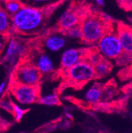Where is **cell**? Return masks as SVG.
<instances>
[{
  "mask_svg": "<svg viewBox=\"0 0 132 133\" xmlns=\"http://www.w3.org/2000/svg\"><path fill=\"white\" fill-rule=\"evenodd\" d=\"M103 57L98 52V51H88L86 56V59L93 66H95Z\"/></svg>",
  "mask_w": 132,
  "mask_h": 133,
  "instance_id": "obj_19",
  "label": "cell"
},
{
  "mask_svg": "<svg viewBox=\"0 0 132 133\" xmlns=\"http://www.w3.org/2000/svg\"><path fill=\"white\" fill-rule=\"evenodd\" d=\"M32 1L35 3H47L49 1H52V0H32Z\"/></svg>",
  "mask_w": 132,
  "mask_h": 133,
  "instance_id": "obj_26",
  "label": "cell"
},
{
  "mask_svg": "<svg viewBox=\"0 0 132 133\" xmlns=\"http://www.w3.org/2000/svg\"><path fill=\"white\" fill-rule=\"evenodd\" d=\"M25 112H26V110L24 109L22 107H21L18 104L13 102L12 113L13 114V117L16 121H20L22 119Z\"/></svg>",
  "mask_w": 132,
  "mask_h": 133,
  "instance_id": "obj_20",
  "label": "cell"
},
{
  "mask_svg": "<svg viewBox=\"0 0 132 133\" xmlns=\"http://www.w3.org/2000/svg\"><path fill=\"white\" fill-rule=\"evenodd\" d=\"M45 20L46 12L43 9L22 5L17 13L11 16L12 29L21 34H34L42 29Z\"/></svg>",
  "mask_w": 132,
  "mask_h": 133,
  "instance_id": "obj_1",
  "label": "cell"
},
{
  "mask_svg": "<svg viewBox=\"0 0 132 133\" xmlns=\"http://www.w3.org/2000/svg\"><path fill=\"white\" fill-rule=\"evenodd\" d=\"M25 51L26 48L25 44L16 38L11 37L7 41L3 51V59L10 63H13L19 57L22 56L25 53Z\"/></svg>",
  "mask_w": 132,
  "mask_h": 133,
  "instance_id": "obj_8",
  "label": "cell"
},
{
  "mask_svg": "<svg viewBox=\"0 0 132 133\" xmlns=\"http://www.w3.org/2000/svg\"><path fill=\"white\" fill-rule=\"evenodd\" d=\"M116 63L120 66H126L130 63L131 62V53L123 52L115 59Z\"/></svg>",
  "mask_w": 132,
  "mask_h": 133,
  "instance_id": "obj_21",
  "label": "cell"
},
{
  "mask_svg": "<svg viewBox=\"0 0 132 133\" xmlns=\"http://www.w3.org/2000/svg\"><path fill=\"white\" fill-rule=\"evenodd\" d=\"M13 102L10 99L9 96H5L1 99V101H0V108L6 112H12Z\"/></svg>",
  "mask_w": 132,
  "mask_h": 133,
  "instance_id": "obj_22",
  "label": "cell"
},
{
  "mask_svg": "<svg viewBox=\"0 0 132 133\" xmlns=\"http://www.w3.org/2000/svg\"><path fill=\"white\" fill-rule=\"evenodd\" d=\"M22 6V3L20 1H18V0H6L4 3L3 8L10 16H12L20 10Z\"/></svg>",
  "mask_w": 132,
  "mask_h": 133,
  "instance_id": "obj_17",
  "label": "cell"
},
{
  "mask_svg": "<svg viewBox=\"0 0 132 133\" xmlns=\"http://www.w3.org/2000/svg\"><path fill=\"white\" fill-rule=\"evenodd\" d=\"M67 44L66 37L60 33H52L47 35L43 41L45 49L51 52H58L63 49Z\"/></svg>",
  "mask_w": 132,
  "mask_h": 133,
  "instance_id": "obj_9",
  "label": "cell"
},
{
  "mask_svg": "<svg viewBox=\"0 0 132 133\" xmlns=\"http://www.w3.org/2000/svg\"><path fill=\"white\" fill-rule=\"evenodd\" d=\"M80 14L78 10L74 9H67L60 16L59 20V26L62 31L67 30L79 24Z\"/></svg>",
  "mask_w": 132,
  "mask_h": 133,
  "instance_id": "obj_10",
  "label": "cell"
},
{
  "mask_svg": "<svg viewBox=\"0 0 132 133\" xmlns=\"http://www.w3.org/2000/svg\"><path fill=\"white\" fill-rule=\"evenodd\" d=\"M116 35L122 46L123 51L132 52V32L130 27L123 24L120 25L116 30Z\"/></svg>",
  "mask_w": 132,
  "mask_h": 133,
  "instance_id": "obj_12",
  "label": "cell"
},
{
  "mask_svg": "<svg viewBox=\"0 0 132 133\" xmlns=\"http://www.w3.org/2000/svg\"><path fill=\"white\" fill-rule=\"evenodd\" d=\"M87 50L83 48H67L64 50L60 58V68L67 71L80 60L86 58Z\"/></svg>",
  "mask_w": 132,
  "mask_h": 133,
  "instance_id": "obj_7",
  "label": "cell"
},
{
  "mask_svg": "<svg viewBox=\"0 0 132 133\" xmlns=\"http://www.w3.org/2000/svg\"><path fill=\"white\" fill-rule=\"evenodd\" d=\"M68 80L76 85H83L96 78L93 66L83 59L65 71Z\"/></svg>",
  "mask_w": 132,
  "mask_h": 133,
  "instance_id": "obj_4",
  "label": "cell"
},
{
  "mask_svg": "<svg viewBox=\"0 0 132 133\" xmlns=\"http://www.w3.org/2000/svg\"><path fill=\"white\" fill-rule=\"evenodd\" d=\"M6 82H3L1 83V84H0V95L3 94V92L6 90Z\"/></svg>",
  "mask_w": 132,
  "mask_h": 133,
  "instance_id": "obj_24",
  "label": "cell"
},
{
  "mask_svg": "<svg viewBox=\"0 0 132 133\" xmlns=\"http://www.w3.org/2000/svg\"><path fill=\"white\" fill-rule=\"evenodd\" d=\"M7 41H8V37L6 35L0 34V55L3 52L5 47L6 45V43H7Z\"/></svg>",
  "mask_w": 132,
  "mask_h": 133,
  "instance_id": "obj_23",
  "label": "cell"
},
{
  "mask_svg": "<svg viewBox=\"0 0 132 133\" xmlns=\"http://www.w3.org/2000/svg\"><path fill=\"white\" fill-rule=\"evenodd\" d=\"M64 32L65 35L71 39L77 41H83V35H82V31L80 25H75Z\"/></svg>",
  "mask_w": 132,
  "mask_h": 133,
  "instance_id": "obj_18",
  "label": "cell"
},
{
  "mask_svg": "<svg viewBox=\"0 0 132 133\" xmlns=\"http://www.w3.org/2000/svg\"><path fill=\"white\" fill-rule=\"evenodd\" d=\"M103 96L102 88L100 85L95 84L92 86L85 94V100L90 104H96L101 101Z\"/></svg>",
  "mask_w": 132,
  "mask_h": 133,
  "instance_id": "obj_13",
  "label": "cell"
},
{
  "mask_svg": "<svg viewBox=\"0 0 132 133\" xmlns=\"http://www.w3.org/2000/svg\"><path fill=\"white\" fill-rule=\"evenodd\" d=\"M11 30V16L3 7H0V34L8 36V33Z\"/></svg>",
  "mask_w": 132,
  "mask_h": 133,
  "instance_id": "obj_14",
  "label": "cell"
},
{
  "mask_svg": "<svg viewBox=\"0 0 132 133\" xmlns=\"http://www.w3.org/2000/svg\"><path fill=\"white\" fill-rule=\"evenodd\" d=\"M95 2L96 3V4H98L99 6H104L105 3V0H95Z\"/></svg>",
  "mask_w": 132,
  "mask_h": 133,
  "instance_id": "obj_25",
  "label": "cell"
},
{
  "mask_svg": "<svg viewBox=\"0 0 132 133\" xmlns=\"http://www.w3.org/2000/svg\"><path fill=\"white\" fill-rule=\"evenodd\" d=\"M83 41L86 44H96L108 31L105 20L96 15L86 16L80 25Z\"/></svg>",
  "mask_w": 132,
  "mask_h": 133,
  "instance_id": "obj_2",
  "label": "cell"
},
{
  "mask_svg": "<svg viewBox=\"0 0 132 133\" xmlns=\"http://www.w3.org/2000/svg\"><path fill=\"white\" fill-rule=\"evenodd\" d=\"M42 75L32 63H24L17 66L13 72V81L19 84L39 87Z\"/></svg>",
  "mask_w": 132,
  "mask_h": 133,
  "instance_id": "obj_5",
  "label": "cell"
},
{
  "mask_svg": "<svg viewBox=\"0 0 132 133\" xmlns=\"http://www.w3.org/2000/svg\"><path fill=\"white\" fill-rule=\"evenodd\" d=\"M66 116H67V117L69 118V119H72V116H71V114L69 113V112H67V113H66Z\"/></svg>",
  "mask_w": 132,
  "mask_h": 133,
  "instance_id": "obj_27",
  "label": "cell"
},
{
  "mask_svg": "<svg viewBox=\"0 0 132 133\" xmlns=\"http://www.w3.org/2000/svg\"><path fill=\"white\" fill-rule=\"evenodd\" d=\"M10 92L14 99L22 105H29L38 102L40 97L39 87L27 86L13 82Z\"/></svg>",
  "mask_w": 132,
  "mask_h": 133,
  "instance_id": "obj_6",
  "label": "cell"
},
{
  "mask_svg": "<svg viewBox=\"0 0 132 133\" xmlns=\"http://www.w3.org/2000/svg\"><path fill=\"white\" fill-rule=\"evenodd\" d=\"M39 103L47 106H55L60 105V100L57 94H49L39 97Z\"/></svg>",
  "mask_w": 132,
  "mask_h": 133,
  "instance_id": "obj_16",
  "label": "cell"
},
{
  "mask_svg": "<svg viewBox=\"0 0 132 133\" xmlns=\"http://www.w3.org/2000/svg\"><path fill=\"white\" fill-rule=\"evenodd\" d=\"M93 68L96 77L105 78L111 72L112 66L110 60L102 58L95 66H93Z\"/></svg>",
  "mask_w": 132,
  "mask_h": 133,
  "instance_id": "obj_15",
  "label": "cell"
},
{
  "mask_svg": "<svg viewBox=\"0 0 132 133\" xmlns=\"http://www.w3.org/2000/svg\"><path fill=\"white\" fill-rule=\"evenodd\" d=\"M97 51L108 60H115L122 52L123 48L116 32L109 30L97 42Z\"/></svg>",
  "mask_w": 132,
  "mask_h": 133,
  "instance_id": "obj_3",
  "label": "cell"
},
{
  "mask_svg": "<svg viewBox=\"0 0 132 133\" xmlns=\"http://www.w3.org/2000/svg\"><path fill=\"white\" fill-rule=\"evenodd\" d=\"M40 71L42 75H49L55 71V64L52 59L47 54L41 52L36 56L35 60L32 63Z\"/></svg>",
  "mask_w": 132,
  "mask_h": 133,
  "instance_id": "obj_11",
  "label": "cell"
}]
</instances>
